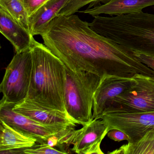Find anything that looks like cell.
Listing matches in <instances>:
<instances>
[{
    "instance_id": "cell-9",
    "label": "cell",
    "mask_w": 154,
    "mask_h": 154,
    "mask_svg": "<svg viewBox=\"0 0 154 154\" xmlns=\"http://www.w3.org/2000/svg\"><path fill=\"white\" fill-rule=\"evenodd\" d=\"M102 119L109 131L118 129L129 137L128 143L138 141L149 131L154 129V112L141 113H104L97 119Z\"/></svg>"
},
{
    "instance_id": "cell-5",
    "label": "cell",
    "mask_w": 154,
    "mask_h": 154,
    "mask_svg": "<svg viewBox=\"0 0 154 154\" xmlns=\"http://www.w3.org/2000/svg\"><path fill=\"white\" fill-rule=\"evenodd\" d=\"M32 69L31 48L16 53L6 69L0 85L1 101L17 104L27 97Z\"/></svg>"
},
{
    "instance_id": "cell-1",
    "label": "cell",
    "mask_w": 154,
    "mask_h": 154,
    "mask_svg": "<svg viewBox=\"0 0 154 154\" xmlns=\"http://www.w3.org/2000/svg\"><path fill=\"white\" fill-rule=\"evenodd\" d=\"M44 45L74 72L132 78L137 74L154 78V71L133 52L96 33L77 15L59 16L41 35Z\"/></svg>"
},
{
    "instance_id": "cell-15",
    "label": "cell",
    "mask_w": 154,
    "mask_h": 154,
    "mask_svg": "<svg viewBox=\"0 0 154 154\" xmlns=\"http://www.w3.org/2000/svg\"><path fill=\"white\" fill-rule=\"evenodd\" d=\"M0 121V152L26 149L38 143L35 138L14 129L3 121Z\"/></svg>"
},
{
    "instance_id": "cell-14",
    "label": "cell",
    "mask_w": 154,
    "mask_h": 154,
    "mask_svg": "<svg viewBox=\"0 0 154 154\" xmlns=\"http://www.w3.org/2000/svg\"><path fill=\"white\" fill-rule=\"evenodd\" d=\"M69 0H48L29 17V31L34 36L41 35L48 24L58 17Z\"/></svg>"
},
{
    "instance_id": "cell-20",
    "label": "cell",
    "mask_w": 154,
    "mask_h": 154,
    "mask_svg": "<svg viewBox=\"0 0 154 154\" xmlns=\"http://www.w3.org/2000/svg\"><path fill=\"white\" fill-rule=\"evenodd\" d=\"M48 0H21L29 17L36 11Z\"/></svg>"
},
{
    "instance_id": "cell-13",
    "label": "cell",
    "mask_w": 154,
    "mask_h": 154,
    "mask_svg": "<svg viewBox=\"0 0 154 154\" xmlns=\"http://www.w3.org/2000/svg\"><path fill=\"white\" fill-rule=\"evenodd\" d=\"M154 6V0H109L103 5L80 11L92 17L105 14L122 16L142 12V10Z\"/></svg>"
},
{
    "instance_id": "cell-4",
    "label": "cell",
    "mask_w": 154,
    "mask_h": 154,
    "mask_svg": "<svg viewBox=\"0 0 154 154\" xmlns=\"http://www.w3.org/2000/svg\"><path fill=\"white\" fill-rule=\"evenodd\" d=\"M66 112L76 124L84 126L92 120L94 97L100 77L86 71L74 72L66 66Z\"/></svg>"
},
{
    "instance_id": "cell-22",
    "label": "cell",
    "mask_w": 154,
    "mask_h": 154,
    "mask_svg": "<svg viewBox=\"0 0 154 154\" xmlns=\"http://www.w3.org/2000/svg\"><path fill=\"white\" fill-rule=\"evenodd\" d=\"M133 54L140 62L154 71V57L144 54L138 52H134Z\"/></svg>"
},
{
    "instance_id": "cell-19",
    "label": "cell",
    "mask_w": 154,
    "mask_h": 154,
    "mask_svg": "<svg viewBox=\"0 0 154 154\" xmlns=\"http://www.w3.org/2000/svg\"><path fill=\"white\" fill-rule=\"evenodd\" d=\"M24 154H55L64 153L60 149H56L47 144H37L32 147L24 149Z\"/></svg>"
},
{
    "instance_id": "cell-11",
    "label": "cell",
    "mask_w": 154,
    "mask_h": 154,
    "mask_svg": "<svg viewBox=\"0 0 154 154\" xmlns=\"http://www.w3.org/2000/svg\"><path fill=\"white\" fill-rule=\"evenodd\" d=\"M12 109L17 113L47 126L76 124L66 112L43 106L27 98L15 104Z\"/></svg>"
},
{
    "instance_id": "cell-17",
    "label": "cell",
    "mask_w": 154,
    "mask_h": 154,
    "mask_svg": "<svg viewBox=\"0 0 154 154\" xmlns=\"http://www.w3.org/2000/svg\"><path fill=\"white\" fill-rule=\"evenodd\" d=\"M0 6L3 7L11 17L30 32L29 16L21 0H0Z\"/></svg>"
},
{
    "instance_id": "cell-12",
    "label": "cell",
    "mask_w": 154,
    "mask_h": 154,
    "mask_svg": "<svg viewBox=\"0 0 154 154\" xmlns=\"http://www.w3.org/2000/svg\"><path fill=\"white\" fill-rule=\"evenodd\" d=\"M0 31L13 45L16 53L31 48L34 36L2 6H0Z\"/></svg>"
},
{
    "instance_id": "cell-10",
    "label": "cell",
    "mask_w": 154,
    "mask_h": 154,
    "mask_svg": "<svg viewBox=\"0 0 154 154\" xmlns=\"http://www.w3.org/2000/svg\"><path fill=\"white\" fill-rule=\"evenodd\" d=\"M134 77H120L106 75L100 78L94 97L93 116L97 119L102 114L109 101L129 90L136 83Z\"/></svg>"
},
{
    "instance_id": "cell-16",
    "label": "cell",
    "mask_w": 154,
    "mask_h": 154,
    "mask_svg": "<svg viewBox=\"0 0 154 154\" xmlns=\"http://www.w3.org/2000/svg\"><path fill=\"white\" fill-rule=\"evenodd\" d=\"M109 154H154V129L135 143H128Z\"/></svg>"
},
{
    "instance_id": "cell-7",
    "label": "cell",
    "mask_w": 154,
    "mask_h": 154,
    "mask_svg": "<svg viewBox=\"0 0 154 154\" xmlns=\"http://www.w3.org/2000/svg\"><path fill=\"white\" fill-rule=\"evenodd\" d=\"M109 131L102 119H93L80 129H71L63 138L62 143L65 147L73 145L71 150L77 154H103L101 143Z\"/></svg>"
},
{
    "instance_id": "cell-18",
    "label": "cell",
    "mask_w": 154,
    "mask_h": 154,
    "mask_svg": "<svg viewBox=\"0 0 154 154\" xmlns=\"http://www.w3.org/2000/svg\"><path fill=\"white\" fill-rule=\"evenodd\" d=\"M109 0H69L65 6L58 14L59 16H70L77 12L82 7L90 4L88 8L100 5V3H105Z\"/></svg>"
},
{
    "instance_id": "cell-2",
    "label": "cell",
    "mask_w": 154,
    "mask_h": 154,
    "mask_svg": "<svg viewBox=\"0 0 154 154\" xmlns=\"http://www.w3.org/2000/svg\"><path fill=\"white\" fill-rule=\"evenodd\" d=\"M32 69L26 98L43 106L66 112V66L45 45L33 39Z\"/></svg>"
},
{
    "instance_id": "cell-8",
    "label": "cell",
    "mask_w": 154,
    "mask_h": 154,
    "mask_svg": "<svg viewBox=\"0 0 154 154\" xmlns=\"http://www.w3.org/2000/svg\"><path fill=\"white\" fill-rule=\"evenodd\" d=\"M15 104L0 102V121L24 134L35 138L38 144H47L48 137L59 133L70 126H47L13 110Z\"/></svg>"
},
{
    "instance_id": "cell-6",
    "label": "cell",
    "mask_w": 154,
    "mask_h": 154,
    "mask_svg": "<svg viewBox=\"0 0 154 154\" xmlns=\"http://www.w3.org/2000/svg\"><path fill=\"white\" fill-rule=\"evenodd\" d=\"M133 77L135 85L107 102L102 114L154 112V78L139 74Z\"/></svg>"
},
{
    "instance_id": "cell-3",
    "label": "cell",
    "mask_w": 154,
    "mask_h": 154,
    "mask_svg": "<svg viewBox=\"0 0 154 154\" xmlns=\"http://www.w3.org/2000/svg\"><path fill=\"white\" fill-rule=\"evenodd\" d=\"M89 25L96 33L131 51L154 57V14L97 16Z\"/></svg>"
},
{
    "instance_id": "cell-21",
    "label": "cell",
    "mask_w": 154,
    "mask_h": 154,
    "mask_svg": "<svg viewBox=\"0 0 154 154\" xmlns=\"http://www.w3.org/2000/svg\"><path fill=\"white\" fill-rule=\"evenodd\" d=\"M107 135L110 139L115 141L120 142L122 140H127L128 142L130 140L129 137L126 133L118 129L110 130L109 131Z\"/></svg>"
}]
</instances>
